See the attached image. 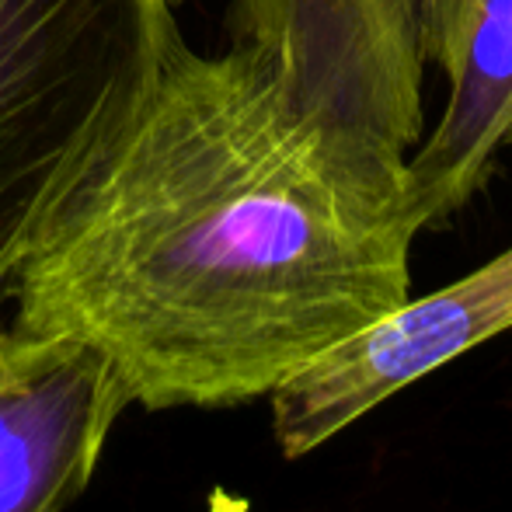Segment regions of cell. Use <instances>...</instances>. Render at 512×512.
Here are the masks:
<instances>
[{"mask_svg":"<svg viewBox=\"0 0 512 512\" xmlns=\"http://www.w3.org/2000/svg\"><path fill=\"white\" fill-rule=\"evenodd\" d=\"M408 154L310 112L255 46H171L11 279L14 324L91 345L150 411L269 398L411 297Z\"/></svg>","mask_w":512,"mask_h":512,"instance_id":"obj_1","label":"cell"},{"mask_svg":"<svg viewBox=\"0 0 512 512\" xmlns=\"http://www.w3.org/2000/svg\"><path fill=\"white\" fill-rule=\"evenodd\" d=\"M178 39L171 0H0V290Z\"/></svg>","mask_w":512,"mask_h":512,"instance_id":"obj_2","label":"cell"},{"mask_svg":"<svg viewBox=\"0 0 512 512\" xmlns=\"http://www.w3.org/2000/svg\"><path fill=\"white\" fill-rule=\"evenodd\" d=\"M460 0H237L255 46L310 112L401 154L422 143L425 63H443Z\"/></svg>","mask_w":512,"mask_h":512,"instance_id":"obj_3","label":"cell"},{"mask_svg":"<svg viewBox=\"0 0 512 512\" xmlns=\"http://www.w3.org/2000/svg\"><path fill=\"white\" fill-rule=\"evenodd\" d=\"M512 331V248L425 297H408L370 328L342 338L269 394L272 436L300 460L398 391Z\"/></svg>","mask_w":512,"mask_h":512,"instance_id":"obj_4","label":"cell"},{"mask_svg":"<svg viewBox=\"0 0 512 512\" xmlns=\"http://www.w3.org/2000/svg\"><path fill=\"white\" fill-rule=\"evenodd\" d=\"M129 405L91 345L0 324V512H67Z\"/></svg>","mask_w":512,"mask_h":512,"instance_id":"obj_5","label":"cell"},{"mask_svg":"<svg viewBox=\"0 0 512 512\" xmlns=\"http://www.w3.org/2000/svg\"><path fill=\"white\" fill-rule=\"evenodd\" d=\"M439 70L450 102L429 140L408 154L411 196L429 227L485 189L512 133V0H460Z\"/></svg>","mask_w":512,"mask_h":512,"instance_id":"obj_6","label":"cell"},{"mask_svg":"<svg viewBox=\"0 0 512 512\" xmlns=\"http://www.w3.org/2000/svg\"><path fill=\"white\" fill-rule=\"evenodd\" d=\"M171 4H182V0H171Z\"/></svg>","mask_w":512,"mask_h":512,"instance_id":"obj_7","label":"cell"},{"mask_svg":"<svg viewBox=\"0 0 512 512\" xmlns=\"http://www.w3.org/2000/svg\"><path fill=\"white\" fill-rule=\"evenodd\" d=\"M509 140H512V133H509Z\"/></svg>","mask_w":512,"mask_h":512,"instance_id":"obj_8","label":"cell"}]
</instances>
